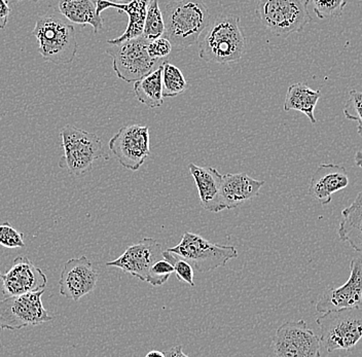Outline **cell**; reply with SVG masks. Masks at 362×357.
<instances>
[{"label": "cell", "instance_id": "6da1fadb", "mask_svg": "<svg viewBox=\"0 0 362 357\" xmlns=\"http://www.w3.org/2000/svg\"><path fill=\"white\" fill-rule=\"evenodd\" d=\"M198 42L199 57L206 62H237L245 53V36L239 17L234 15L217 17L203 31Z\"/></svg>", "mask_w": 362, "mask_h": 357}, {"label": "cell", "instance_id": "7a4b0ae2", "mask_svg": "<svg viewBox=\"0 0 362 357\" xmlns=\"http://www.w3.org/2000/svg\"><path fill=\"white\" fill-rule=\"evenodd\" d=\"M164 35L175 51L180 52L198 42L210 23V13L204 0H176L165 6Z\"/></svg>", "mask_w": 362, "mask_h": 357}, {"label": "cell", "instance_id": "3957f363", "mask_svg": "<svg viewBox=\"0 0 362 357\" xmlns=\"http://www.w3.org/2000/svg\"><path fill=\"white\" fill-rule=\"evenodd\" d=\"M33 35L45 61L57 65L74 62L78 47L76 28L62 16L54 11L45 13L36 20Z\"/></svg>", "mask_w": 362, "mask_h": 357}, {"label": "cell", "instance_id": "277c9868", "mask_svg": "<svg viewBox=\"0 0 362 357\" xmlns=\"http://www.w3.org/2000/svg\"><path fill=\"white\" fill-rule=\"evenodd\" d=\"M64 156L59 161L60 168L66 169L71 176H83L92 171L95 161L110 159L98 135L71 125L61 130Z\"/></svg>", "mask_w": 362, "mask_h": 357}, {"label": "cell", "instance_id": "5b68a950", "mask_svg": "<svg viewBox=\"0 0 362 357\" xmlns=\"http://www.w3.org/2000/svg\"><path fill=\"white\" fill-rule=\"evenodd\" d=\"M320 327V345L325 352L351 350L362 339V308L329 311L316 320Z\"/></svg>", "mask_w": 362, "mask_h": 357}, {"label": "cell", "instance_id": "8992f818", "mask_svg": "<svg viewBox=\"0 0 362 357\" xmlns=\"http://www.w3.org/2000/svg\"><path fill=\"white\" fill-rule=\"evenodd\" d=\"M310 0H259L255 13L273 35L286 37L300 33L311 21Z\"/></svg>", "mask_w": 362, "mask_h": 357}, {"label": "cell", "instance_id": "52a82bcc", "mask_svg": "<svg viewBox=\"0 0 362 357\" xmlns=\"http://www.w3.org/2000/svg\"><path fill=\"white\" fill-rule=\"evenodd\" d=\"M169 250L185 257L194 270L201 273L225 267L230 259L238 257L234 246L212 243L200 235L189 232L185 233L180 244Z\"/></svg>", "mask_w": 362, "mask_h": 357}, {"label": "cell", "instance_id": "ba28073f", "mask_svg": "<svg viewBox=\"0 0 362 357\" xmlns=\"http://www.w3.org/2000/svg\"><path fill=\"white\" fill-rule=\"evenodd\" d=\"M149 40L144 35L110 45L106 53L112 58V66L117 78L126 83H135L151 74L156 61L149 56Z\"/></svg>", "mask_w": 362, "mask_h": 357}, {"label": "cell", "instance_id": "9c48e42d", "mask_svg": "<svg viewBox=\"0 0 362 357\" xmlns=\"http://www.w3.org/2000/svg\"><path fill=\"white\" fill-rule=\"evenodd\" d=\"M44 293L45 289L24 295H10L2 300L0 302V331H19L23 327L52 322L53 317L42 305Z\"/></svg>", "mask_w": 362, "mask_h": 357}, {"label": "cell", "instance_id": "30bf717a", "mask_svg": "<svg viewBox=\"0 0 362 357\" xmlns=\"http://www.w3.org/2000/svg\"><path fill=\"white\" fill-rule=\"evenodd\" d=\"M271 349L278 357H319L320 338L308 327L305 320L287 322L276 331Z\"/></svg>", "mask_w": 362, "mask_h": 357}, {"label": "cell", "instance_id": "8fae6325", "mask_svg": "<svg viewBox=\"0 0 362 357\" xmlns=\"http://www.w3.org/2000/svg\"><path fill=\"white\" fill-rule=\"evenodd\" d=\"M110 150L124 168L139 170L151 155L148 126H124L110 140Z\"/></svg>", "mask_w": 362, "mask_h": 357}, {"label": "cell", "instance_id": "7c38bea8", "mask_svg": "<svg viewBox=\"0 0 362 357\" xmlns=\"http://www.w3.org/2000/svg\"><path fill=\"white\" fill-rule=\"evenodd\" d=\"M362 307V257H354L350 263V276L344 286L327 288L319 298L316 310L319 313Z\"/></svg>", "mask_w": 362, "mask_h": 357}, {"label": "cell", "instance_id": "4fadbf2b", "mask_svg": "<svg viewBox=\"0 0 362 357\" xmlns=\"http://www.w3.org/2000/svg\"><path fill=\"white\" fill-rule=\"evenodd\" d=\"M99 274L92 262L83 255L65 263L59 280V288L63 297L76 300L94 291L98 282Z\"/></svg>", "mask_w": 362, "mask_h": 357}, {"label": "cell", "instance_id": "5bb4252c", "mask_svg": "<svg viewBox=\"0 0 362 357\" xmlns=\"http://www.w3.org/2000/svg\"><path fill=\"white\" fill-rule=\"evenodd\" d=\"M2 293L6 297L44 291L47 275L27 257H18L8 272L1 275Z\"/></svg>", "mask_w": 362, "mask_h": 357}, {"label": "cell", "instance_id": "9a60e30c", "mask_svg": "<svg viewBox=\"0 0 362 357\" xmlns=\"http://www.w3.org/2000/svg\"><path fill=\"white\" fill-rule=\"evenodd\" d=\"M162 244L153 238H144L127 248L121 257L106 263L107 267L121 269L124 273L146 281L151 266L163 259Z\"/></svg>", "mask_w": 362, "mask_h": 357}, {"label": "cell", "instance_id": "2e32d148", "mask_svg": "<svg viewBox=\"0 0 362 357\" xmlns=\"http://www.w3.org/2000/svg\"><path fill=\"white\" fill-rule=\"evenodd\" d=\"M349 185V176L341 165L321 164L310 182L309 194L321 205L332 202V195Z\"/></svg>", "mask_w": 362, "mask_h": 357}, {"label": "cell", "instance_id": "e0dca14e", "mask_svg": "<svg viewBox=\"0 0 362 357\" xmlns=\"http://www.w3.org/2000/svg\"><path fill=\"white\" fill-rule=\"evenodd\" d=\"M189 169L204 209L214 213L225 210L221 194L223 175L219 171L214 167H201L194 163L189 165Z\"/></svg>", "mask_w": 362, "mask_h": 357}, {"label": "cell", "instance_id": "ac0fdd59", "mask_svg": "<svg viewBox=\"0 0 362 357\" xmlns=\"http://www.w3.org/2000/svg\"><path fill=\"white\" fill-rule=\"evenodd\" d=\"M264 182L246 173L226 174L221 180V201L225 209H234L259 195Z\"/></svg>", "mask_w": 362, "mask_h": 357}, {"label": "cell", "instance_id": "d6986e66", "mask_svg": "<svg viewBox=\"0 0 362 357\" xmlns=\"http://www.w3.org/2000/svg\"><path fill=\"white\" fill-rule=\"evenodd\" d=\"M49 8L71 23L90 25L94 33L103 28L101 13L97 10V0H51Z\"/></svg>", "mask_w": 362, "mask_h": 357}, {"label": "cell", "instance_id": "ffe728a7", "mask_svg": "<svg viewBox=\"0 0 362 357\" xmlns=\"http://www.w3.org/2000/svg\"><path fill=\"white\" fill-rule=\"evenodd\" d=\"M149 4L151 0H131L127 4H117L110 0H97V10L99 13H101L107 8H117L119 13H127L129 18L128 25L123 35L115 40H107V44H119L124 40L142 35Z\"/></svg>", "mask_w": 362, "mask_h": 357}, {"label": "cell", "instance_id": "44dd1931", "mask_svg": "<svg viewBox=\"0 0 362 357\" xmlns=\"http://www.w3.org/2000/svg\"><path fill=\"white\" fill-rule=\"evenodd\" d=\"M338 234L341 242L349 243L355 252H362V192L350 206L341 210Z\"/></svg>", "mask_w": 362, "mask_h": 357}, {"label": "cell", "instance_id": "7402d4cb", "mask_svg": "<svg viewBox=\"0 0 362 357\" xmlns=\"http://www.w3.org/2000/svg\"><path fill=\"white\" fill-rule=\"evenodd\" d=\"M321 93L319 90H312L307 83H296L289 86L285 97V112H303L307 115L312 124H316L315 107L320 99Z\"/></svg>", "mask_w": 362, "mask_h": 357}, {"label": "cell", "instance_id": "603a6c76", "mask_svg": "<svg viewBox=\"0 0 362 357\" xmlns=\"http://www.w3.org/2000/svg\"><path fill=\"white\" fill-rule=\"evenodd\" d=\"M162 74L163 66L160 65L155 71L135 81L133 89L135 97L148 108H158L164 103Z\"/></svg>", "mask_w": 362, "mask_h": 357}, {"label": "cell", "instance_id": "cb8c5ba5", "mask_svg": "<svg viewBox=\"0 0 362 357\" xmlns=\"http://www.w3.org/2000/svg\"><path fill=\"white\" fill-rule=\"evenodd\" d=\"M162 66L163 96L171 98L187 91L189 83L181 70L169 62L163 63Z\"/></svg>", "mask_w": 362, "mask_h": 357}, {"label": "cell", "instance_id": "d4e9b609", "mask_svg": "<svg viewBox=\"0 0 362 357\" xmlns=\"http://www.w3.org/2000/svg\"><path fill=\"white\" fill-rule=\"evenodd\" d=\"M164 17H163V13L160 11V6H158V0H151V4L147 8L142 35L151 42V40L164 35Z\"/></svg>", "mask_w": 362, "mask_h": 357}, {"label": "cell", "instance_id": "484cf974", "mask_svg": "<svg viewBox=\"0 0 362 357\" xmlns=\"http://www.w3.org/2000/svg\"><path fill=\"white\" fill-rule=\"evenodd\" d=\"M162 257L163 259H166L173 266L174 273H175L176 277L180 281L189 284V286L194 288V269L185 257L175 254V252H170L169 250L162 252Z\"/></svg>", "mask_w": 362, "mask_h": 357}, {"label": "cell", "instance_id": "4316f807", "mask_svg": "<svg viewBox=\"0 0 362 357\" xmlns=\"http://www.w3.org/2000/svg\"><path fill=\"white\" fill-rule=\"evenodd\" d=\"M319 19H330L343 15L348 0H310Z\"/></svg>", "mask_w": 362, "mask_h": 357}, {"label": "cell", "instance_id": "83f0119b", "mask_svg": "<svg viewBox=\"0 0 362 357\" xmlns=\"http://www.w3.org/2000/svg\"><path fill=\"white\" fill-rule=\"evenodd\" d=\"M173 273V266L168 261L165 259H158L151 266L146 282L153 286H164Z\"/></svg>", "mask_w": 362, "mask_h": 357}, {"label": "cell", "instance_id": "f1b7e54d", "mask_svg": "<svg viewBox=\"0 0 362 357\" xmlns=\"http://www.w3.org/2000/svg\"><path fill=\"white\" fill-rule=\"evenodd\" d=\"M0 245L4 247L24 248V233L18 232L11 227L10 223H4L0 225Z\"/></svg>", "mask_w": 362, "mask_h": 357}, {"label": "cell", "instance_id": "f546056e", "mask_svg": "<svg viewBox=\"0 0 362 357\" xmlns=\"http://www.w3.org/2000/svg\"><path fill=\"white\" fill-rule=\"evenodd\" d=\"M344 115L351 121L358 122L362 124V92L352 90L349 93V98L344 106Z\"/></svg>", "mask_w": 362, "mask_h": 357}, {"label": "cell", "instance_id": "4dcf8cb0", "mask_svg": "<svg viewBox=\"0 0 362 357\" xmlns=\"http://www.w3.org/2000/svg\"><path fill=\"white\" fill-rule=\"evenodd\" d=\"M173 47L171 42L167 37L156 38V40H151L147 47L149 56L153 60L158 61V59H163L170 55Z\"/></svg>", "mask_w": 362, "mask_h": 357}, {"label": "cell", "instance_id": "1f68e13d", "mask_svg": "<svg viewBox=\"0 0 362 357\" xmlns=\"http://www.w3.org/2000/svg\"><path fill=\"white\" fill-rule=\"evenodd\" d=\"M11 8L6 0H0V30H4L8 25Z\"/></svg>", "mask_w": 362, "mask_h": 357}, {"label": "cell", "instance_id": "d6a6232c", "mask_svg": "<svg viewBox=\"0 0 362 357\" xmlns=\"http://www.w3.org/2000/svg\"><path fill=\"white\" fill-rule=\"evenodd\" d=\"M165 357L171 356V357H187V354H185V352L182 351V347L181 346H176V347L170 348L169 350L164 352Z\"/></svg>", "mask_w": 362, "mask_h": 357}, {"label": "cell", "instance_id": "836d02e7", "mask_svg": "<svg viewBox=\"0 0 362 357\" xmlns=\"http://www.w3.org/2000/svg\"><path fill=\"white\" fill-rule=\"evenodd\" d=\"M355 164L362 169V150L357 151L356 155H355Z\"/></svg>", "mask_w": 362, "mask_h": 357}, {"label": "cell", "instance_id": "e575fe53", "mask_svg": "<svg viewBox=\"0 0 362 357\" xmlns=\"http://www.w3.org/2000/svg\"><path fill=\"white\" fill-rule=\"evenodd\" d=\"M153 356L165 357V353L164 352L158 351V350H153V351L148 352V353L146 354V357Z\"/></svg>", "mask_w": 362, "mask_h": 357}, {"label": "cell", "instance_id": "d590c367", "mask_svg": "<svg viewBox=\"0 0 362 357\" xmlns=\"http://www.w3.org/2000/svg\"><path fill=\"white\" fill-rule=\"evenodd\" d=\"M117 4H127V2L131 1V0H113Z\"/></svg>", "mask_w": 362, "mask_h": 357}, {"label": "cell", "instance_id": "8d00e7d4", "mask_svg": "<svg viewBox=\"0 0 362 357\" xmlns=\"http://www.w3.org/2000/svg\"><path fill=\"white\" fill-rule=\"evenodd\" d=\"M358 134L362 137V124L358 125Z\"/></svg>", "mask_w": 362, "mask_h": 357}, {"label": "cell", "instance_id": "74e56055", "mask_svg": "<svg viewBox=\"0 0 362 357\" xmlns=\"http://www.w3.org/2000/svg\"><path fill=\"white\" fill-rule=\"evenodd\" d=\"M19 1H22V0H19ZM33 1H38V0H33Z\"/></svg>", "mask_w": 362, "mask_h": 357}, {"label": "cell", "instance_id": "f35d334b", "mask_svg": "<svg viewBox=\"0 0 362 357\" xmlns=\"http://www.w3.org/2000/svg\"><path fill=\"white\" fill-rule=\"evenodd\" d=\"M0 277H1V273H0Z\"/></svg>", "mask_w": 362, "mask_h": 357}]
</instances>
